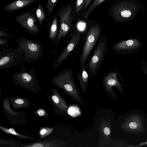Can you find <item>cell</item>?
<instances>
[{"label":"cell","mask_w":147,"mask_h":147,"mask_svg":"<svg viewBox=\"0 0 147 147\" xmlns=\"http://www.w3.org/2000/svg\"><path fill=\"white\" fill-rule=\"evenodd\" d=\"M73 70L65 68L51 80L52 83L63 90L76 102L82 105L84 102L75 83Z\"/></svg>","instance_id":"6da1fadb"},{"label":"cell","mask_w":147,"mask_h":147,"mask_svg":"<svg viewBox=\"0 0 147 147\" xmlns=\"http://www.w3.org/2000/svg\"><path fill=\"white\" fill-rule=\"evenodd\" d=\"M141 6L138 0H123L113 6L112 14L117 22H128L133 19Z\"/></svg>","instance_id":"7a4b0ae2"},{"label":"cell","mask_w":147,"mask_h":147,"mask_svg":"<svg viewBox=\"0 0 147 147\" xmlns=\"http://www.w3.org/2000/svg\"><path fill=\"white\" fill-rule=\"evenodd\" d=\"M107 38L100 36L93 55L86 66V70L90 78L95 76L98 73L107 53Z\"/></svg>","instance_id":"3957f363"},{"label":"cell","mask_w":147,"mask_h":147,"mask_svg":"<svg viewBox=\"0 0 147 147\" xmlns=\"http://www.w3.org/2000/svg\"><path fill=\"white\" fill-rule=\"evenodd\" d=\"M101 34V28L98 24L91 26L86 33L80 60L81 66H84L86 68L87 59L98 41Z\"/></svg>","instance_id":"277c9868"},{"label":"cell","mask_w":147,"mask_h":147,"mask_svg":"<svg viewBox=\"0 0 147 147\" xmlns=\"http://www.w3.org/2000/svg\"><path fill=\"white\" fill-rule=\"evenodd\" d=\"M18 47L23 53L24 58L28 61L40 59L42 55V49L39 44L22 36L18 40Z\"/></svg>","instance_id":"5b68a950"},{"label":"cell","mask_w":147,"mask_h":147,"mask_svg":"<svg viewBox=\"0 0 147 147\" xmlns=\"http://www.w3.org/2000/svg\"><path fill=\"white\" fill-rule=\"evenodd\" d=\"M23 59L22 52L18 47L4 49L0 53V70L20 63Z\"/></svg>","instance_id":"8992f818"},{"label":"cell","mask_w":147,"mask_h":147,"mask_svg":"<svg viewBox=\"0 0 147 147\" xmlns=\"http://www.w3.org/2000/svg\"><path fill=\"white\" fill-rule=\"evenodd\" d=\"M121 74L117 70L111 71L104 76L102 82L103 88L109 96L114 100L117 99V96L113 87L117 88L121 94L123 95L124 85L119 83L118 77Z\"/></svg>","instance_id":"52a82bcc"},{"label":"cell","mask_w":147,"mask_h":147,"mask_svg":"<svg viewBox=\"0 0 147 147\" xmlns=\"http://www.w3.org/2000/svg\"><path fill=\"white\" fill-rule=\"evenodd\" d=\"M12 79L16 85L29 91L36 92L37 89H40L37 77L30 71L15 73L13 75Z\"/></svg>","instance_id":"ba28073f"},{"label":"cell","mask_w":147,"mask_h":147,"mask_svg":"<svg viewBox=\"0 0 147 147\" xmlns=\"http://www.w3.org/2000/svg\"><path fill=\"white\" fill-rule=\"evenodd\" d=\"M81 32L78 31L71 34L65 47L52 65V71L59 66L78 46L81 40Z\"/></svg>","instance_id":"9c48e42d"},{"label":"cell","mask_w":147,"mask_h":147,"mask_svg":"<svg viewBox=\"0 0 147 147\" xmlns=\"http://www.w3.org/2000/svg\"><path fill=\"white\" fill-rule=\"evenodd\" d=\"M72 10L71 7L68 5L59 13L60 26L55 42L56 45H58L62 38L66 36L70 29L72 20Z\"/></svg>","instance_id":"30bf717a"},{"label":"cell","mask_w":147,"mask_h":147,"mask_svg":"<svg viewBox=\"0 0 147 147\" xmlns=\"http://www.w3.org/2000/svg\"><path fill=\"white\" fill-rule=\"evenodd\" d=\"M142 45V42L136 38L123 40L115 44L112 50L119 54L127 55L135 53Z\"/></svg>","instance_id":"8fae6325"},{"label":"cell","mask_w":147,"mask_h":147,"mask_svg":"<svg viewBox=\"0 0 147 147\" xmlns=\"http://www.w3.org/2000/svg\"><path fill=\"white\" fill-rule=\"evenodd\" d=\"M143 120L141 117L137 114L129 116L121 126L124 131L130 134L142 133L145 131L144 125L142 123Z\"/></svg>","instance_id":"7c38bea8"},{"label":"cell","mask_w":147,"mask_h":147,"mask_svg":"<svg viewBox=\"0 0 147 147\" xmlns=\"http://www.w3.org/2000/svg\"><path fill=\"white\" fill-rule=\"evenodd\" d=\"M15 20L21 26L32 33H37L40 32V28L36 23V18L30 11L19 15Z\"/></svg>","instance_id":"4fadbf2b"},{"label":"cell","mask_w":147,"mask_h":147,"mask_svg":"<svg viewBox=\"0 0 147 147\" xmlns=\"http://www.w3.org/2000/svg\"><path fill=\"white\" fill-rule=\"evenodd\" d=\"M63 142L58 140L49 139L21 146L20 147H58L65 146Z\"/></svg>","instance_id":"5bb4252c"},{"label":"cell","mask_w":147,"mask_h":147,"mask_svg":"<svg viewBox=\"0 0 147 147\" xmlns=\"http://www.w3.org/2000/svg\"><path fill=\"white\" fill-rule=\"evenodd\" d=\"M53 94L51 99L55 106L60 111L66 112L67 109V106L66 101L60 96L57 91L53 88H51Z\"/></svg>","instance_id":"9a60e30c"},{"label":"cell","mask_w":147,"mask_h":147,"mask_svg":"<svg viewBox=\"0 0 147 147\" xmlns=\"http://www.w3.org/2000/svg\"><path fill=\"white\" fill-rule=\"evenodd\" d=\"M81 66V73L78 72L77 76L83 92L86 94L87 88L88 86L89 75L86 67L84 66Z\"/></svg>","instance_id":"2e32d148"},{"label":"cell","mask_w":147,"mask_h":147,"mask_svg":"<svg viewBox=\"0 0 147 147\" xmlns=\"http://www.w3.org/2000/svg\"><path fill=\"white\" fill-rule=\"evenodd\" d=\"M35 1V0H16L5 6V11H13L24 7Z\"/></svg>","instance_id":"e0dca14e"},{"label":"cell","mask_w":147,"mask_h":147,"mask_svg":"<svg viewBox=\"0 0 147 147\" xmlns=\"http://www.w3.org/2000/svg\"><path fill=\"white\" fill-rule=\"evenodd\" d=\"M10 102L15 109L28 107L30 105V101L24 98H13L10 99Z\"/></svg>","instance_id":"ac0fdd59"},{"label":"cell","mask_w":147,"mask_h":147,"mask_svg":"<svg viewBox=\"0 0 147 147\" xmlns=\"http://www.w3.org/2000/svg\"><path fill=\"white\" fill-rule=\"evenodd\" d=\"M0 128L2 131L5 133L16 136L20 139H29L31 140H35L34 139L31 137L22 135L17 132L13 128H6L1 125H0Z\"/></svg>","instance_id":"d6986e66"},{"label":"cell","mask_w":147,"mask_h":147,"mask_svg":"<svg viewBox=\"0 0 147 147\" xmlns=\"http://www.w3.org/2000/svg\"><path fill=\"white\" fill-rule=\"evenodd\" d=\"M101 130L106 140H108L111 136V126L109 122L106 121H103L101 124Z\"/></svg>","instance_id":"ffe728a7"},{"label":"cell","mask_w":147,"mask_h":147,"mask_svg":"<svg viewBox=\"0 0 147 147\" xmlns=\"http://www.w3.org/2000/svg\"><path fill=\"white\" fill-rule=\"evenodd\" d=\"M36 13L39 24L42 26L44 21H47V20L45 11L41 4H38Z\"/></svg>","instance_id":"44dd1931"},{"label":"cell","mask_w":147,"mask_h":147,"mask_svg":"<svg viewBox=\"0 0 147 147\" xmlns=\"http://www.w3.org/2000/svg\"><path fill=\"white\" fill-rule=\"evenodd\" d=\"M57 28V19L55 17L53 20L50 28L49 37L51 40H53L56 38Z\"/></svg>","instance_id":"7402d4cb"},{"label":"cell","mask_w":147,"mask_h":147,"mask_svg":"<svg viewBox=\"0 0 147 147\" xmlns=\"http://www.w3.org/2000/svg\"><path fill=\"white\" fill-rule=\"evenodd\" d=\"M105 0H95L84 13V16L85 18L87 19L93 10Z\"/></svg>","instance_id":"603a6c76"},{"label":"cell","mask_w":147,"mask_h":147,"mask_svg":"<svg viewBox=\"0 0 147 147\" xmlns=\"http://www.w3.org/2000/svg\"><path fill=\"white\" fill-rule=\"evenodd\" d=\"M58 0H48L46 8L49 16L53 11Z\"/></svg>","instance_id":"cb8c5ba5"},{"label":"cell","mask_w":147,"mask_h":147,"mask_svg":"<svg viewBox=\"0 0 147 147\" xmlns=\"http://www.w3.org/2000/svg\"><path fill=\"white\" fill-rule=\"evenodd\" d=\"M54 130V128L43 127L39 131V134L41 138H43L51 133Z\"/></svg>","instance_id":"d4e9b609"},{"label":"cell","mask_w":147,"mask_h":147,"mask_svg":"<svg viewBox=\"0 0 147 147\" xmlns=\"http://www.w3.org/2000/svg\"><path fill=\"white\" fill-rule=\"evenodd\" d=\"M3 105L5 108H4L7 112L9 114L13 115H18L19 114V112L15 111L11 109L9 104L8 100L7 98L5 99L4 100Z\"/></svg>","instance_id":"484cf974"},{"label":"cell","mask_w":147,"mask_h":147,"mask_svg":"<svg viewBox=\"0 0 147 147\" xmlns=\"http://www.w3.org/2000/svg\"><path fill=\"white\" fill-rule=\"evenodd\" d=\"M85 0H77L76 4V11L78 12L84 8Z\"/></svg>","instance_id":"4316f807"},{"label":"cell","mask_w":147,"mask_h":147,"mask_svg":"<svg viewBox=\"0 0 147 147\" xmlns=\"http://www.w3.org/2000/svg\"><path fill=\"white\" fill-rule=\"evenodd\" d=\"M141 64L140 65V69L142 72L147 77V62L142 59Z\"/></svg>","instance_id":"83f0119b"},{"label":"cell","mask_w":147,"mask_h":147,"mask_svg":"<svg viewBox=\"0 0 147 147\" xmlns=\"http://www.w3.org/2000/svg\"><path fill=\"white\" fill-rule=\"evenodd\" d=\"M35 113L40 116H46L47 115L45 111L42 109H40L38 110Z\"/></svg>","instance_id":"f1b7e54d"},{"label":"cell","mask_w":147,"mask_h":147,"mask_svg":"<svg viewBox=\"0 0 147 147\" xmlns=\"http://www.w3.org/2000/svg\"><path fill=\"white\" fill-rule=\"evenodd\" d=\"M91 1V0H85L84 6L85 9L87 8Z\"/></svg>","instance_id":"f546056e"},{"label":"cell","mask_w":147,"mask_h":147,"mask_svg":"<svg viewBox=\"0 0 147 147\" xmlns=\"http://www.w3.org/2000/svg\"><path fill=\"white\" fill-rule=\"evenodd\" d=\"M7 42V40H5L1 39V38L0 39V45H4Z\"/></svg>","instance_id":"4dcf8cb0"},{"label":"cell","mask_w":147,"mask_h":147,"mask_svg":"<svg viewBox=\"0 0 147 147\" xmlns=\"http://www.w3.org/2000/svg\"><path fill=\"white\" fill-rule=\"evenodd\" d=\"M147 145V141H146L145 142H143L140 143L139 144L138 146H137L139 147L141 146H143L145 145Z\"/></svg>","instance_id":"1f68e13d"},{"label":"cell","mask_w":147,"mask_h":147,"mask_svg":"<svg viewBox=\"0 0 147 147\" xmlns=\"http://www.w3.org/2000/svg\"><path fill=\"white\" fill-rule=\"evenodd\" d=\"M0 36H7V34L6 33H5L1 31L0 32Z\"/></svg>","instance_id":"d6a6232c"}]
</instances>
